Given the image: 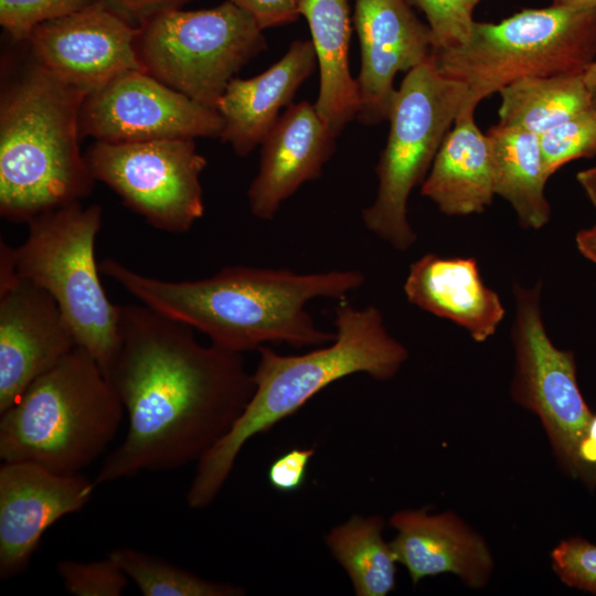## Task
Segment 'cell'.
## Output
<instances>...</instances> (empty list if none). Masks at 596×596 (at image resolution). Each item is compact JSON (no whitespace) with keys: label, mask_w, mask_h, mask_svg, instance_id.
<instances>
[{"label":"cell","mask_w":596,"mask_h":596,"mask_svg":"<svg viewBox=\"0 0 596 596\" xmlns=\"http://www.w3.org/2000/svg\"><path fill=\"white\" fill-rule=\"evenodd\" d=\"M105 376L128 416L96 485L198 462L233 427L255 385L241 353L201 344L194 329L143 304L119 305Z\"/></svg>","instance_id":"obj_1"},{"label":"cell","mask_w":596,"mask_h":596,"mask_svg":"<svg viewBox=\"0 0 596 596\" xmlns=\"http://www.w3.org/2000/svg\"><path fill=\"white\" fill-rule=\"evenodd\" d=\"M475 110L461 109L421 187L422 195L449 216L481 213L496 195L490 146Z\"/></svg>","instance_id":"obj_21"},{"label":"cell","mask_w":596,"mask_h":596,"mask_svg":"<svg viewBox=\"0 0 596 596\" xmlns=\"http://www.w3.org/2000/svg\"><path fill=\"white\" fill-rule=\"evenodd\" d=\"M513 398L541 421L557 460L576 478L577 449L593 417L579 391L574 354L556 348L544 328L541 283H515Z\"/></svg>","instance_id":"obj_11"},{"label":"cell","mask_w":596,"mask_h":596,"mask_svg":"<svg viewBox=\"0 0 596 596\" xmlns=\"http://www.w3.org/2000/svg\"><path fill=\"white\" fill-rule=\"evenodd\" d=\"M467 103L468 87L443 75L433 54L408 71L396 88L386 143L375 166L376 196L362 210V221L397 251L408 249L417 238L407 217L409 194L425 180Z\"/></svg>","instance_id":"obj_8"},{"label":"cell","mask_w":596,"mask_h":596,"mask_svg":"<svg viewBox=\"0 0 596 596\" xmlns=\"http://www.w3.org/2000/svg\"><path fill=\"white\" fill-rule=\"evenodd\" d=\"M109 556L143 596H242V586L205 579L169 561L132 547H117Z\"/></svg>","instance_id":"obj_26"},{"label":"cell","mask_w":596,"mask_h":596,"mask_svg":"<svg viewBox=\"0 0 596 596\" xmlns=\"http://www.w3.org/2000/svg\"><path fill=\"white\" fill-rule=\"evenodd\" d=\"M336 339L305 354L284 355L260 347L252 373L254 393L231 430L196 464L187 492L191 509L209 507L225 485L246 441L291 416L331 383L364 373L393 379L408 351L387 331L374 306L356 308L345 298L334 310Z\"/></svg>","instance_id":"obj_4"},{"label":"cell","mask_w":596,"mask_h":596,"mask_svg":"<svg viewBox=\"0 0 596 596\" xmlns=\"http://www.w3.org/2000/svg\"><path fill=\"white\" fill-rule=\"evenodd\" d=\"M99 270L141 304L181 321L231 352L266 343L322 347L336 332L320 329L307 311L317 298L344 299L365 281L356 269L296 273L284 268L228 266L209 278L167 280L107 257Z\"/></svg>","instance_id":"obj_2"},{"label":"cell","mask_w":596,"mask_h":596,"mask_svg":"<svg viewBox=\"0 0 596 596\" xmlns=\"http://www.w3.org/2000/svg\"><path fill=\"white\" fill-rule=\"evenodd\" d=\"M263 31L228 0L210 9H170L138 24L136 52L146 73L216 109L234 75L266 50Z\"/></svg>","instance_id":"obj_9"},{"label":"cell","mask_w":596,"mask_h":596,"mask_svg":"<svg viewBox=\"0 0 596 596\" xmlns=\"http://www.w3.org/2000/svg\"><path fill=\"white\" fill-rule=\"evenodd\" d=\"M489 141L496 195L513 207L523 228L539 230L550 220L551 206L544 193L546 177L540 137L522 128L491 126Z\"/></svg>","instance_id":"obj_23"},{"label":"cell","mask_w":596,"mask_h":596,"mask_svg":"<svg viewBox=\"0 0 596 596\" xmlns=\"http://www.w3.org/2000/svg\"><path fill=\"white\" fill-rule=\"evenodd\" d=\"M79 137L110 143L220 138L217 109L200 104L143 71L124 73L85 96Z\"/></svg>","instance_id":"obj_12"},{"label":"cell","mask_w":596,"mask_h":596,"mask_svg":"<svg viewBox=\"0 0 596 596\" xmlns=\"http://www.w3.org/2000/svg\"><path fill=\"white\" fill-rule=\"evenodd\" d=\"M439 72L468 87L475 106L525 77L583 74L596 57V8L551 4L500 22L475 21L467 41L433 51Z\"/></svg>","instance_id":"obj_6"},{"label":"cell","mask_w":596,"mask_h":596,"mask_svg":"<svg viewBox=\"0 0 596 596\" xmlns=\"http://www.w3.org/2000/svg\"><path fill=\"white\" fill-rule=\"evenodd\" d=\"M85 158L95 180L157 230L184 233L204 214L200 177L207 161L194 139L95 141Z\"/></svg>","instance_id":"obj_10"},{"label":"cell","mask_w":596,"mask_h":596,"mask_svg":"<svg viewBox=\"0 0 596 596\" xmlns=\"http://www.w3.org/2000/svg\"><path fill=\"white\" fill-rule=\"evenodd\" d=\"M553 6L567 8H596V0H551Z\"/></svg>","instance_id":"obj_39"},{"label":"cell","mask_w":596,"mask_h":596,"mask_svg":"<svg viewBox=\"0 0 596 596\" xmlns=\"http://www.w3.org/2000/svg\"><path fill=\"white\" fill-rule=\"evenodd\" d=\"M389 523L396 531L390 542L395 560L406 567L414 585L447 573L475 588L490 578L493 560L486 542L454 513L402 510Z\"/></svg>","instance_id":"obj_18"},{"label":"cell","mask_w":596,"mask_h":596,"mask_svg":"<svg viewBox=\"0 0 596 596\" xmlns=\"http://www.w3.org/2000/svg\"><path fill=\"white\" fill-rule=\"evenodd\" d=\"M228 1L253 17L263 30L294 23L301 17L298 0Z\"/></svg>","instance_id":"obj_33"},{"label":"cell","mask_w":596,"mask_h":596,"mask_svg":"<svg viewBox=\"0 0 596 596\" xmlns=\"http://www.w3.org/2000/svg\"><path fill=\"white\" fill-rule=\"evenodd\" d=\"M353 24L361 52L356 119L372 126L387 120L397 73L432 55L434 40L408 0H355Z\"/></svg>","instance_id":"obj_15"},{"label":"cell","mask_w":596,"mask_h":596,"mask_svg":"<svg viewBox=\"0 0 596 596\" xmlns=\"http://www.w3.org/2000/svg\"><path fill=\"white\" fill-rule=\"evenodd\" d=\"M96 0H0V24L17 43L40 23L76 12Z\"/></svg>","instance_id":"obj_30"},{"label":"cell","mask_w":596,"mask_h":596,"mask_svg":"<svg viewBox=\"0 0 596 596\" xmlns=\"http://www.w3.org/2000/svg\"><path fill=\"white\" fill-rule=\"evenodd\" d=\"M336 138L315 104L289 105L260 143L258 171L247 191L251 213L258 220H273L304 183L321 177Z\"/></svg>","instance_id":"obj_17"},{"label":"cell","mask_w":596,"mask_h":596,"mask_svg":"<svg viewBox=\"0 0 596 596\" xmlns=\"http://www.w3.org/2000/svg\"><path fill=\"white\" fill-rule=\"evenodd\" d=\"M103 209L76 201L42 213L14 247L18 276L45 289L57 302L77 345L107 371L118 348L119 305L107 297L95 259Z\"/></svg>","instance_id":"obj_7"},{"label":"cell","mask_w":596,"mask_h":596,"mask_svg":"<svg viewBox=\"0 0 596 596\" xmlns=\"http://www.w3.org/2000/svg\"><path fill=\"white\" fill-rule=\"evenodd\" d=\"M575 241L579 253L596 264V224L592 227L581 230Z\"/></svg>","instance_id":"obj_36"},{"label":"cell","mask_w":596,"mask_h":596,"mask_svg":"<svg viewBox=\"0 0 596 596\" xmlns=\"http://www.w3.org/2000/svg\"><path fill=\"white\" fill-rule=\"evenodd\" d=\"M316 449L292 448L277 457L269 466V485L280 492H295L305 483L307 470Z\"/></svg>","instance_id":"obj_32"},{"label":"cell","mask_w":596,"mask_h":596,"mask_svg":"<svg viewBox=\"0 0 596 596\" xmlns=\"http://www.w3.org/2000/svg\"><path fill=\"white\" fill-rule=\"evenodd\" d=\"M576 180L596 210V166L581 170Z\"/></svg>","instance_id":"obj_37"},{"label":"cell","mask_w":596,"mask_h":596,"mask_svg":"<svg viewBox=\"0 0 596 596\" xmlns=\"http://www.w3.org/2000/svg\"><path fill=\"white\" fill-rule=\"evenodd\" d=\"M124 411L97 361L77 345L0 413V459L81 473L107 449Z\"/></svg>","instance_id":"obj_5"},{"label":"cell","mask_w":596,"mask_h":596,"mask_svg":"<svg viewBox=\"0 0 596 596\" xmlns=\"http://www.w3.org/2000/svg\"><path fill=\"white\" fill-rule=\"evenodd\" d=\"M588 487H596V415H593L577 449V472Z\"/></svg>","instance_id":"obj_35"},{"label":"cell","mask_w":596,"mask_h":596,"mask_svg":"<svg viewBox=\"0 0 596 596\" xmlns=\"http://www.w3.org/2000/svg\"><path fill=\"white\" fill-rule=\"evenodd\" d=\"M404 292L412 305L462 327L477 342L492 337L505 315L471 257L424 255L411 265Z\"/></svg>","instance_id":"obj_20"},{"label":"cell","mask_w":596,"mask_h":596,"mask_svg":"<svg viewBox=\"0 0 596 596\" xmlns=\"http://www.w3.org/2000/svg\"><path fill=\"white\" fill-rule=\"evenodd\" d=\"M380 515L353 514L332 528L324 542L349 576L356 596H386L396 584V560L382 535Z\"/></svg>","instance_id":"obj_25"},{"label":"cell","mask_w":596,"mask_h":596,"mask_svg":"<svg viewBox=\"0 0 596 596\" xmlns=\"http://www.w3.org/2000/svg\"><path fill=\"white\" fill-rule=\"evenodd\" d=\"M298 9L309 26L320 73L315 107L338 137L356 119L360 97L349 65L352 20L349 0H298Z\"/></svg>","instance_id":"obj_22"},{"label":"cell","mask_w":596,"mask_h":596,"mask_svg":"<svg viewBox=\"0 0 596 596\" xmlns=\"http://www.w3.org/2000/svg\"><path fill=\"white\" fill-rule=\"evenodd\" d=\"M498 93V124L538 136L590 109L583 74L525 77Z\"/></svg>","instance_id":"obj_24"},{"label":"cell","mask_w":596,"mask_h":596,"mask_svg":"<svg viewBox=\"0 0 596 596\" xmlns=\"http://www.w3.org/2000/svg\"><path fill=\"white\" fill-rule=\"evenodd\" d=\"M96 483L25 461L0 466V578L22 574L43 534L65 515L81 511Z\"/></svg>","instance_id":"obj_14"},{"label":"cell","mask_w":596,"mask_h":596,"mask_svg":"<svg viewBox=\"0 0 596 596\" xmlns=\"http://www.w3.org/2000/svg\"><path fill=\"white\" fill-rule=\"evenodd\" d=\"M560 579L582 590L596 594V545L581 538L562 541L551 554Z\"/></svg>","instance_id":"obj_31"},{"label":"cell","mask_w":596,"mask_h":596,"mask_svg":"<svg viewBox=\"0 0 596 596\" xmlns=\"http://www.w3.org/2000/svg\"><path fill=\"white\" fill-rule=\"evenodd\" d=\"M77 347L55 299L20 278L0 292V413Z\"/></svg>","instance_id":"obj_16"},{"label":"cell","mask_w":596,"mask_h":596,"mask_svg":"<svg viewBox=\"0 0 596 596\" xmlns=\"http://www.w3.org/2000/svg\"><path fill=\"white\" fill-rule=\"evenodd\" d=\"M137 34L138 24L105 0H96L40 23L24 43L54 74L92 91L124 73L143 71L136 52Z\"/></svg>","instance_id":"obj_13"},{"label":"cell","mask_w":596,"mask_h":596,"mask_svg":"<svg viewBox=\"0 0 596 596\" xmlns=\"http://www.w3.org/2000/svg\"><path fill=\"white\" fill-rule=\"evenodd\" d=\"M539 137L544 172L550 178L573 160L596 156V114L590 108Z\"/></svg>","instance_id":"obj_27"},{"label":"cell","mask_w":596,"mask_h":596,"mask_svg":"<svg viewBox=\"0 0 596 596\" xmlns=\"http://www.w3.org/2000/svg\"><path fill=\"white\" fill-rule=\"evenodd\" d=\"M56 572L74 596H120L128 584V576L109 555L89 562L63 560Z\"/></svg>","instance_id":"obj_28"},{"label":"cell","mask_w":596,"mask_h":596,"mask_svg":"<svg viewBox=\"0 0 596 596\" xmlns=\"http://www.w3.org/2000/svg\"><path fill=\"white\" fill-rule=\"evenodd\" d=\"M421 10L433 34L434 50L464 44L469 38L476 7L483 0H408Z\"/></svg>","instance_id":"obj_29"},{"label":"cell","mask_w":596,"mask_h":596,"mask_svg":"<svg viewBox=\"0 0 596 596\" xmlns=\"http://www.w3.org/2000/svg\"><path fill=\"white\" fill-rule=\"evenodd\" d=\"M318 67L311 40H295L279 61L251 78L234 77L216 109L223 120L220 140L238 157L259 146L301 84Z\"/></svg>","instance_id":"obj_19"},{"label":"cell","mask_w":596,"mask_h":596,"mask_svg":"<svg viewBox=\"0 0 596 596\" xmlns=\"http://www.w3.org/2000/svg\"><path fill=\"white\" fill-rule=\"evenodd\" d=\"M2 61L0 215L28 223L94 190L78 128L89 89L54 74L29 49L22 60Z\"/></svg>","instance_id":"obj_3"},{"label":"cell","mask_w":596,"mask_h":596,"mask_svg":"<svg viewBox=\"0 0 596 596\" xmlns=\"http://www.w3.org/2000/svg\"><path fill=\"white\" fill-rule=\"evenodd\" d=\"M126 18L139 24L141 21L166 10L180 9L191 0H105Z\"/></svg>","instance_id":"obj_34"},{"label":"cell","mask_w":596,"mask_h":596,"mask_svg":"<svg viewBox=\"0 0 596 596\" xmlns=\"http://www.w3.org/2000/svg\"><path fill=\"white\" fill-rule=\"evenodd\" d=\"M592 110L596 114V57L583 73Z\"/></svg>","instance_id":"obj_38"}]
</instances>
